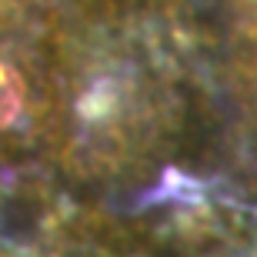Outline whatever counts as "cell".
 Returning <instances> with one entry per match:
<instances>
[{
	"instance_id": "1",
	"label": "cell",
	"mask_w": 257,
	"mask_h": 257,
	"mask_svg": "<svg viewBox=\"0 0 257 257\" xmlns=\"http://www.w3.org/2000/svg\"><path fill=\"white\" fill-rule=\"evenodd\" d=\"M34 114V90L17 64L0 57V137L24 127Z\"/></svg>"
}]
</instances>
